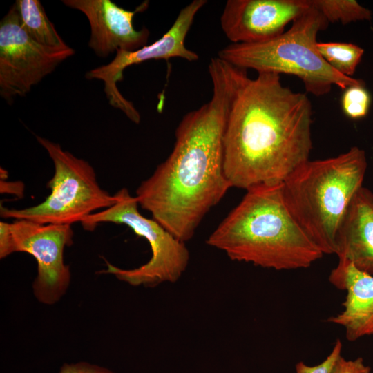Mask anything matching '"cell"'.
<instances>
[{
    "label": "cell",
    "instance_id": "6da1fadb",
    "mask_svg": "<svg viewBox=\"0 0 373 373\" xmlns=\"http://www.w3.org/2000/svg\"><path fill=\"white\" fill-rule=\"evenodd\" d=\"M208 71L210 100L183 116L170 155L136 190L139 205L184 242L231 187L224 169V134L232 102L248 77L218 57Z\"/></svg>",
    "mask_w": 373,
    "mask_h": 373
},
{
    "label": "cell",
    "instance_id": "7a4b0ae2",
    "mask_svg": "<svg viewBox=\"0 0 373 373\" xmlns=\"http://www.w3.org/2000/svg\"><path fill=\"white\" fill-rule=\"evenodd\" d=\"M312 107L305 93L280 76H249L238 88L226 124L224 169L231 187L283 183L309 160Z\"/></svg>",
    "mask_w": 373,
    "mask_h": 373
},
{
    "label": "cell",
    "instance_id": "3957f363",
    "mask_svg": "<svg viewBox=\"0 0 373 373\" xmlns=\"http://www.w3.org/2000/svg\"><path fill=\"white\" fill-rule=\"evenodd\" d=\"M206 242L232 260L275 270L309 267L324 255L289 210L283 183L247 190Z\"/></svg>",
    "mask_w": 373,
    "mask_h": 373
},
{
    "label": "cell",
    "instance_id": "277c9868",
    "mask_svg": "<svg viewBox=\"0 0 373 373\" xmlns=\"http://www.w3.org/2000/svg\"><path fill=\"white\" fill-rule=\"evenodd\" d=\"M367 166L365 152L352 146L335 157L307 160L283 183L289 210L323 254H335L340 224L363 186Z\"/></svg>",
    "mask_w": 373,
    "mask_h": 373
},
{
    "label": "cell",
    "instance_id": "5b68a950",
    "mask_svg": "<svg viewBox=\"0 0 373 373\" xmlns=\"http://www.w3.org/2000/svg\"><path fill=\"white\" fill-rule=\"evenodd\" d=\"M328 24L312 5L280 35L257 43L230 44L219 50L218 57L258 74L296 76L307 93L317 97L329 93L334 85L344 90L351 86L365 84L362 79L344 76L334 70L318 52L317 35Z\"/></svg>",
    "mask_w": 373,
    "mask_h": 373
},
{
    "label": "cell",
    "instance_id": "8992f818",
    "mask_svg": "<svg viewBox=\"0 0 373 373\" xmlns=\"http://www.w3.org/2000/svg\"><path fill=\"white\" fill-rule=\"evenodd\" d=\"M36 139L55 166V173L47 183L50 193L35 206L19 209L1 207L2 218L71 225L81 222L97 209H107L116 202L115 195L100 186L89 162L62 149L58 143L39 135Z\"/></svg>",
    "mask_w": 373,
    "mask_h": 373
},
{
    "label": "cell",
    "instance_id": "52a82bcc",
    "mask_svg": "<svg viewBox=\"0 0 373 373\" xmlns=\"http://www.w3.org/2000/svg\"><path fill=\"white\" fill-rule=\"evenodd\" d=\"M116 202L101 211L93 213L81 222L86 231H93L102 222L125 224L149 242L152 256L149 260L134 269H122L106 261L107 268L102 271L114 275L132 286L154 287L163 283H175L186 271L189 251L180 241L154 219L142 216L138 202L127 189L115 194Z\"/></svg>",
    "mask_w": 373,
    "mask_h": 373
},
{
    "label": "cell",
    "instance_id": "ba28073f",
    "mask_svg": "<svg viewBox=\"0 0 373 373\" xmlns=\"http://www.w3.org/2000/svg\"><path fill=\"white\" fill-rule=\"evenodd\" d=\"M70 224H44L27 220L0 222V258L15 252L32 255L37 263L33 292L41 303L52 305L65 294L70 281L64 251L73 243Z\"/></svg>",
    "mask_w": 373,
    "mask_h": 373
},
{
    "label": "cell",
    "instance_id": "9c48e42d",
    "mask_svg": "<svg viewBox=\"0 0 373 373\" xmlns=\"http://www.w3.org/2000/svg\"><path fill=\"white\" fill-rule=\"evenodd\" d=\"M75 51L35 41L23 28L15 3L0 22V95L8 104L26 96Z\"/></svg>",
    "mask_w": 373,
    "mask_h": 373
},
{
    "label": "cell",
    "instance_id": "30bf717a",
    "mask_svg": "<svg viewBox=\"0 0 373 373\" xmlns=\"http://www.w3.org/2000/svg\"><path fill=\"white\" fill-rule=\"evenodd\" d=\"M207 3L206 0L192 1L180 10L172 26L159 39L134 51L117 50L111 61L88 70L85 77L102 81L108 104L122 111L133 122L139 124L141 120L139 111L117 86V83L124 79V70L151 59L169 60L178 57L188 61H197L198 55L186 48L185 40L197 13Z\"/></svg>",
    "mask_w": 373,
    "mask_h": 373
},
{
    "label": "cell",
    "instance_id": "8fae6325",
    "mask_svg": "<svg viewBox=\"0 0 373 373\" xmlns=\"http://www.w3.org/2000/svg\"><path fill=\"white\" fill-rule=\"evenodd\" d=\"M312 6L310 0H228L220 21L231 44L274 39Z\"/></svg>",
    "mask_w": 373,
    "mask_h": 373
},
{
    "label": "cell",
    "instance_id": "7c38bea8",
    "mask_svg": "<svg viewBox=\"0 0 373 373\" xmlns=\"http://www.w3.org/2000/svg\"><path fill=\"white\" fill-rule=\"evenodd\" d=\"M62 3L87 17L90 27L88 46L99 57L119 50L134 51L147 45L149 29L144 26L135 29L133 20L137 13L147 10L149 1L134 10H125L111 0H64Z\"/></svg>",
    "mask_w": 373,
    "mask_h": 373
},
{
    "label": "cell",
    "instance_id": "4fadbf2b",
    "mask_svg": "<svg viewBox=\"0 0 373 373\" xmlns=\"http://www.w3.org/2000/svg\"><path fill=\"white\" fill-rule=\"evenodd\" d=\"M335 287L347 292L343 310L327 321L345 328L346 338L355 341L371 335L373 329V275L358 269L347 260H338L329 276Z\"/></svg>",
    "mask_w": 373,
    "mask_h": 373
},
{
    "label": "cell",
    "instance_id": "5bb4252c",
    "mask_svg": "<svg viewBox=\"0 0 373 373\" xmlns=\"http://www.w3.org/2000/svg\"><path fill=\"white\" fill-rule=\"evenodd\" d=\"M338 260L373 275V192L362 186L351 200L336 238Z\"/></svg>",
    "mask_w": 373,
    "mask_h": 373
},
{
    "label": "cell",
    "instance_id": "9a60e30c",
    "mask_svg": "<svg viewBox=\"0 0 373 373\" xmlns=\"http://www.w3.org/2000/svg\"><path fill=\"white\" fill-rule=\"evenodd\" d=\"M23 28L37 42L47 47L66 49L70 47L60 37L38 0H17L14 3Z\"/></svg>",
    "mask_w": 373,
    "mask_h": 373
},
{
    "label": "cell",
    "instance_id": "2e32d148",
    "mask_svg": "<svg viewBox=\"0 0 373 373\" xmlns=\"http://www.w3.org/2000/svg\"><path fill=\"white\" fill-rule=\"evenodd\" d=\"M316 48L327 64L340 74L352 77L364 50L352 43L317 41Z\"/></svg>",
    "mask_w": 373,
    "mask_h": 373
},
{
    "label": "cell",
    "instance_id": "e0dca14e",
    "mask_svg": "<svg viewBox=\"0 0 373 373\" xmlns=\"http://www.w3.org/2000/svg\"><path fill=\"white\" fill-rule=\"evenodd\" d=\"M311 3L328 23L340 22L345 25L372 19V12L355 0H311Z\"/></svg>",
    "mask_w": 373,
    "mask_h": 373
},
{
    "label": "cell",
    "instance_id": "ac0fdd59",
    "mask_svg": "<svg viewBox=\"0 0 373 373\" xmlns=\"http://www.w3.org/2000/svg\"><path fill=\"white\" fill-rule=\"evenodd\" d=\"M370 104L371 96L365 84L347 87L341 97L342 110L347 117L352 119L365 117L370 110Z\"/></svg>",
    "mask_w": 373,
    "mask_h": 373
},
{
    "label": "cell",
    "instance_id": "d6986e66",
    "mask_svg": "<svg viewBox=\"0 0 373 373\" xmlns=\"http://www.w3.org/2000/svg\"><path fill=\"white\" fill-rule=\"evenodd\" d=\"M342 347L341 341L337 339L331 352L323 362L314 366L298 362L295 366L296 373H332L337 359L341 356Z\"/></svg>",
    "mask_w": 373,
    "mask_h": 373
},
{
    "label": "cell",
    "instance_id": "ffe728a7",
    "mask_svg": "<svg viewBox=\"0 0 373 373\" xmlns=\"http://www.w3.org/2000/svg\"><path fill=\"white\" fill-rule=\"evenodd\" d=\"M371 367L366 365L361 357L346 360L341 356L336 361L332 373H370Z\"/></svg>",
    "mask_w": 373,
    "mask_h": 373
},
{
    "label": "cell",
    "instance_id": "44dd1931",
    "mask_svg": "<svg viewBox=\"0 0 373 373\" xmlns=\"http://www.w3.org/2000/svg\"><path fill=\"white\" fill-rule=\"evenodd\" d=\"M59 373H115L111 370L86 362L64 363Z\"/></svg>",
    "mask_w": 373,
    "mask_h": 373
},
{
    "label": "cell",
    "instance_id": "7402d4cb",
    "mask_svg": "<svg viewBox=\"0 0 373 373\" xmlns=\"http://www.w3.org/2000/svg\"><path fill=\"white\" fill-rule=\"evenodd\" d=\"M372 334H373V329H372V331L371 335H372Z\"/></svg>",
    "mask_w": 373,
    "mask_h": 373
}]
</instances>
